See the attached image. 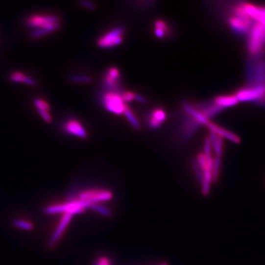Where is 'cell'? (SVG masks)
<instances>
[{"label":"cell","mask_w":265,"mask_h":265,"mask_svg":"<svg viewBox=\"0 0 265 265\" xmlns=\"http://www.w3.org/2000/svg\"><path fill=\"white\" fill-rule=\"evenodd\" d=\"M92 203L86 200H77L67 201L66 203H58V204L51 205L45 208V213L48 215H55V214H76L82 213L86 208L90 207Z\"/></svg>","instance_id":"5"},{"label":"cell","mask_w":265,"mask_h":265,"mask_svg":"<svg viewBox=\"0 0 265 265\" xmlns=\"http://www.w3.org/2000/svg\"><path fill=\"white\" fill-rule=\"evenodd\" d=\"M26 24L33 29L30 34L33 39H38L49 34L61 27L59 18L55 15L32 16L26 20Z\"/></svg>","instance_id":"2"},{"label":"cell","mask_w":265,"mask_h":265,"mask_svg":"<svg viewBox=\"0 0 265 265\" xmlns=\"http://www.w3.org/2000/svg\"><path fill=\"white\" fill-rule=\"evenodd\" d=\"M73 83H89L92 82V78L89 76L77 75L73 76L71 78Z\"/></svg>","instance_id":"25"},{"label":"cell","mask_w":265,"mask_h":265,"mask_svg":"<svg viewBox=\"0 0 265 265\" xmlns=\"http://www.w3.org/2000/svg\"><path fill=\"white\" fill-rule=\"evenodd\" d=\"M241 5L244 14L252 21L265 26V7L258 6L247 2H243Z\"/></svg>","instance_id":"9"},{"label":"cell","mask_w":265,"mask_h":265,"mask_svg":"<svg viewBox=\"0 0 265 265\" xmlns=\"http://www.w3.org/2000/svg\"><path fill=\"white\" fill-rule=\"evenodd\" d=\"M167 114L165 110L156 108L149 116L148 124L151 129H157L166 120Z\"/></svg>","instance_id":"14"},{"label":"cell","mask_w":265,"mask_h":265,"mask_svg":"<svg viewBox=\"0 0 265 265\" xmlns=\"http://www.w3.org/2000/svg\"><path fill=\"white\" fill-rule=\"evenodd\" d=\"M124 116H125L126 119L128 120L130 124H131L132 127H134L136 130H140V121L137 120L135 114L131 111L128 106H126L125 111L124 112Z\"/></svg>","instance_id":"20"},{"label":"cell","mask_w":265,"mask_h":265,"mask_svg":"<svg viewBox=\"0 0 265 265\" xmlns=\"http://www.w3.org/2000/svg\"><path fill=\"white\" fill-rule=\"evenodd\" d=\"M124 35V29L123 27H115L100 36L97 40V45L99 48L105 49L118 46L122 42Z\"/></svg>","instance_id":"8"},{"label":"cell","mask_w":265,"mask_h":265,"mask_svg":"<svg viewBox=\"0 0 265 265\" xmlns=\"http://www.w3.org/2000/svg\"><path fill=\"white\" fill-rule=\"evenodd\" d=\"M254 105L259 108H265V97L259 100V102H256Z\"/></svg>","instance_id":"29"},{"label":"cell","mask_w":265,"mask_h":265,"mask_svg":"<svg viewBox=\"0 0 265 265\" xmlns=\"http://www.w3.org/2000/svg\"><path fill=\"white\" fill-rule=\"evenodd\" d=\"M37 111L45 121H48V122L49 123H50L51 121H52V117H51L50 114H49V111H42V110H37Z\"/></svg>","instance_id":"27"},{"label":"cell","mask_w":265,"mask_h":265,"mask_svg":"<svg viewBox=\"0 0 265 265\" xmlns=\"http://www.w3.org/2000/svg\"><path fill=\"white\" fill-rule=\"evenodd\" d=\"M193 168H194V173H195L197 179L199 180L200 184H202L203 181V171L202 170L201 168L199 166L197 161H195V162H194V163H193Z\"/></svg>","instance_id":"24"},{"label":"cell","mask_w":265,"mask_h":265,"mask_svg":"<svg viewBox=\"0 0 265 265\" xmlns=\"http://www.w3.org/2000/svg\"><path fill=\"white\" fill-rule=\"evenodd\" d=\"M227 22L231 31L240 36H247L255 23L244 14L241 3L232 8L231 16L228 17Z\"/></svg>","instance_id":"3"},{"label":"cell","mask_w":265,"mask_h":265,"mask_svg":"<svg viewBox=\"0 0 265 265\" xmlns=\"http://www.w3.org/2000/svg\"><path fill=\"white\" fill-rule=\"evenodd\" d=\"M206 126L210 130L211 132L219 136L221 138L226 139V140H230V141L235 143V144H240V142H241V140H240L238 136L236 135L232 132L220 127V126L217 125V124L211 122L210 121L206 124Z\"/></svg>","instance_id":"13"},{"label":"cell","mask_w":265,"mask_h":265,"mask_svg":"<svg viewBox=\"0 0 265 265\" xmlns=\"http://www.w3.org/2000/svg\"><path fill=\"white\" fill-rule=\"evenodd\" d=\"M213 102L224 110L230 107H234L239 103L235 95H219L214 99Z\"/></svg>","instance_id":"15"},{"label":"cell","mask_w":265,"mask_h":265,"mask_svg":"<svg viewBox=\"0 0 265 265\" xmlns=\"http://www.w3.org/2000/svg\"><path fill=\"white\" fill-rule=\"evenodd\" d=\"M221 158L216 157L214 159L213 167H212V181L216 182L219 176V169H220Z\"/></svg>","instance_id":"22"},{"label":"cell","mask_w":265,"mask_h":265,"mask_svg":"<svg viewBox=\"0 0 265 265\" xmlns=\"http://www.w3.org/2000/svg\"><path fill=\"white\" fill-rule=\"evenodd\" d=\"M82 5H83V6L86 7V8H87L89 10H94L95 8V5H94L93 4L91 3V2H82Z\"/></svg>","instance_id":"30"},{"label":"cell","mask_w":265,"mask_h":265,"mask_svg":"<svg viewBox=\"0 0 265 265\" xmlns=\"http://www.w3.org/2000/svg\"><path fill=\"white\" fill-rule=\"evenodd\" d=\"M119 77H120V72L118 69L116 67H111L107 71L104 80L110 87L117 88L118 86Z\"/></svg>","instance_id":"16"},{"label":"cell","mask_w":265,"mask_h":265,"mask_svg":"<svg viewBox=\"0 0 265 265\" xmlns=\"http://www.w3.org/2000/svg\"><path fill=\"white\" fill-rule=\"evenodd\" d=\"M159 265H168V264L166 263V262H163V263L159 264Z\"/></svg>","instance_id":"31"},{"label":"cell","mask_w":265,"mask_h":265,"mask_svg":"<svg viewBox=\"0 0 265 265\" xmlns=\"http://www.w3.org/2000/svg\"><path fill=\"white\" fill-rule=\"evenodd\" d=\"M102 102L107 111L117 115L124 114L127 106L121 98V95L114 92L105 93L102 96Z\"/></svg>","instance_id":"7"},{"label":"cell","mask_w":265,"mask_h":265,"mask_svg":"<svg viewBox=\"0 0 265 265\" xmlns=\"http://www.w3.org/2000/svg\"><path fill=\"white\" fill-rule=\"evenodd\" d=\"M34 104L37 110L49 111V112L50 111V107H49V104L46 101L43 100V99H36L34 100Z\"/></svg>","instance_id":"23"},{"label":"cell","mask_w":265,"mask_h":265,"mask_svg":"<svg viewBox=\"0 0 265 265\" xmlns=\"http://www.w3.org/2000/svg\"><path fill=\"white\" fill-rule=\"evenodd\" d=\"M121 96L124 102H130V101L136 99L137 94L133 93L131 92H123L122 95H121Z\"/></svg>","instance_id":"26"},{"label":"cell","mask_w":265,"mask_h":265,"mask_svg":"<svg viewBox=\"0 0 265 265\" xmlns=\"http://www.w3.org/2000/svg\"><path fill=\"white\" fill-rule=\"evenodd\" d=\"M64 131L70 135L74 136L78 138L85 139L88 137V133L83 124L75 119H70L63 124Z\"/></svg>","instance_id":"12"},{"label":"cell","mask_w":265,"mask_h":265,"mask_svg":"<svg viewBox=\"0 0 265 265\" xmlns=\"http://www.w3.org/2000/svg\"><path fill=\"white\" fill-rule=\"evenodd\" d=\"M94 265H111V264H110L108 259H105V258H101L99 261L95 262Z\"/></svg>","instance_id":"28"},{"label":"cell","mask_w":265,"mask_h":265,"mask_svg":"<svg viewBox=\"0 0 265 265\" xmlns=\"http://www.w3.org/2000/svg\"><path fill=\"white\" fill-rule=\"evenodd\" d=\"M112 197V193L106 190H87L78 194L79 200H86L92 204L111 200Z\"/></svg>","instance_id":"10"},{"label":"cell","mask_w":265,"mask_h":265,"mask_svg":"<svg viewBox=\"0 0 265 265\" xmlns=\"http://www.w3.org/2000/svg\"><path fill=\"white\" fill-rule=\"evenodd\" d=\"M246 48L249 56L265 52V26L254 23L247 35Z\"/></svg>","instance_id":"4"},{"label":"cell","mask_w":265,"mask_h":265,"mask_svg":"<svg viewBox=\"0 0 265 265\" xmlns=\"http://www.w3.org/2000/svg\"><path fill=\"white\" fill-rule=\"evenodd\" d=\"M89 209L95 211V212H97L102 216L105 217H111L112 216L111 211L108 208L99 205V203H93V204L91 205Z\"/></svg>","instance_id":"21"},{"label":"cell","mask_w":265,"mask_h":265,"mask_svg":"<svg viewBox=\"0 0 265 265\" xmlns=\"http://www.w3.org/2000/svg\"><path fill=\"white\" fill-rule=\"evenodd\" d=\"M13 225L19 229L30 231L34 228V225L31 221L23 219H14L12 221Z\"/></svg>","instance_id":"19"},{"label":"cell","mask_w":265,"mask_h":265,"mask_svg":"<svg viewBox=\"0 0 265 265\" xmlns=\"http://www.w3.org/2000/svg\"><path fill=\"white\" fill-rule=\"evenodd\" d=\"M239 102L255 104L265 97V86H244L234 94Z\"/></svg>","instance_id":"6"},{"label":"cell","mask_w":265,"mask_h":265,"mask_svg":"<svg viewBox=\"0 0 265 265\" xmlns=\"http://www.w3.org/2000/svg\"><path fill=\"white\" fill-rule=\"evenodd\" d=\"M72 217L73 215H70V214H64L63 215L62 218L60 220L58 226L56 227L53 234L49 238V241H48V247L53 248L58 244L68 227L69 223L72 220Z\"/></svg>","instance_id":"11"},{"label":"cell","mask_w":265,"mask_h":265,"mask_svg":"<svg viewBox=\"0 0 265 265\" xmlns=\"http://www.w3.org/2000/svg\"><path fill=\"white\" fill-rule=\"evenodd\" d=\"M246 86H265V52L247 57L244 65Z\"/></svg>","instance_id":"1"},{"label":"cell","mask_w":265,"mask_h":265,"mask_svg":"<svg viewBox=\"0 0 265 265\" xmlns=\"http://www.w3.org/2000/svg\"><path fill=\"white\" fill-rule=\"evenodd\" d=\"M169 27L168 24L162 20H156L154 24V33L158 38L162 39L168 35Z\"/></svg>","instance_id":"18"},{"label":"cell","mask_w":265,"mask_h":265,"mask_svg":"<svg viewBox=\"0 0 265 265\" xmlns=\"http://www.w3.org/2000/svg\"><path fill=\"white\" fill-rule=\"evenodd\" d=\"M10 79L11 81L14 83H24L30 86H35L36 84V81L31 77L25 75L20 72H14L10 75Z\"/></svg>","instance_id":"17"}]
</instances>
